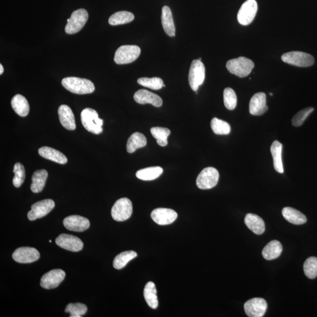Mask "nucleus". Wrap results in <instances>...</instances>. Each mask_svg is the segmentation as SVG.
<instances>
[{
	"instance_id": "34",
	"label": "nucleus",
	"mask_w": 317,
	"mask_h": 317,
	"mask_svg": "<svg viewBox=\"0 0 317 317\" xmlns=\"http://www.w3.org/2000/svg\"><path fill=\"white\" fill-rule=\"evenodd\" d=\"M151 132L154 138L157 139L158 145L164 147L167 145V138L170 134L169 129L166 127H154L151 128Z\"/></svg>"
},
{
	"instance_id": "22",
	"label": "nucleus",
	"mask_w": 317,
	"mask_h": 317,
	"mask_svg": "<svg viewBox=\"0 0 317 317\" xmlns=\"http://www.w3.org/2000/svg\"><path fill=\"white\" fill-rule=\"evenodd\" d=\"M161 24L167 35L175 36L176 30L172 11L167 6H164L161 10Z\"/></svg>"
},
{
	"instance_id": "17",
	"label": "nucleus",
	"mask_w": 317,
	"mask_h": 317,
	"mask_svg": "<svg viewBox=\"0 0 317 317\" xmlns=\"http://www.w3.org/2000/svg\"><path fill=\"white\" fill-rule=\"evenodd\" d=\"M63 224L67 229L77 232L86 230L90 226L89 220L79 215L68 216L64 219Z\"/></svg>"
},
{
	"instance_id": "11",
	"label": "nucleus",
	"mask_w": 317,
	"mask_h": 317,
	"mask_svg": "<svg viewBox=\"0 0 317 317\" xmlns=\"http://www.w3.org/2000/svg\"><path fill=\"white\" fill-rule=\"evenodd\" d=\"M54 201L45 199L36 202L32 206V210L28 213V218L30 221L36 220L47 216L54 208Z\"/></svg>"
},
{
	"instance_id": "20",
	"label": "nucleus",
	"mask_w": 317,
	"mask_h": 317,
	"mask_svg": "<svg viewBox=\"0 0 317 317\" xmlns=\"http://www.w3.org/2000/svg\"><path fill=\"white\" fill-rule=\"evenodd\" d=\"M59 119L61 124L65 129L74 130L76 129L75 117L72 109L66 105H61L59 108Z\"/></svg>"
},
{
	"instance_id": "6",
	"label": "nucleus",
	"mask_w": 317,
	"mask_h": 317,
	"mask_svg": "<svg viewBox=\"0 0 317 317\" xmlns=\"http://www.w3.org/2000/svg\"><path fill=\"white\" fill-rule=\"evenodd\" d=\"M141 54V48L136 45H123L116 51L114 62L123 65L135 62Z\"/></svg>"
},
{
	"instance_id": "13",
	"label": "nucleus",
	"mask_w": 317,
	"mask_h": 317,
	"mask_svg": "<svg viewBox=\"0 0 317 317\" xmlns=\"http://www.w3.org/2000/svg\"><path fill=\"white\" fill-rule=\"evenodd\" d=\"M58 246L66 251L73 252L81 251L84 244L80 239L71 234H62L56 240Z\"/></svg>"
},
{
	"instance_id": "4",
	"label": "nucleus",
	"mask_w": 317,
	"mask_h": 317,
	"mask_svg": "<svg viewBox=\"0 0 317 317\" xmlns=\"http://www.w3.org/2000/svg\"><path fill=\"white\" fill-rule=\"evenodd\" d=\"M88 20V13L83 8L75 10L71 14V17L67 20L65 31L68 34H75L84 28Z\"/></svg>"
},
{
	"instance_id": "14",
	"label": "nucleus",
	"mask_w": 317,
	"mask_h": 317,
	"mask_svg": "<svg viewBox=\"0 0 317 317\" xmlns=\"http://www.w3.org/2000/svg\"><path fill=\"white\" fill-rule=\"evenodd\" d=\"M65 277V271L63 270H52L42 277L40 285L42 288L47 289L56 288L63 282Z\"/></svg>"
},
{
	"instance_id": "40",
	"label": "nucleus",
	"mask_w": 317,
	"mask_h": 317,
	"mask_svg": "<svg viewBox=\"0 0 317 317\" xmlns=\"http://www.w3.org/2000/svg\"><path fill=\"white\" fill-rule=\"evenodd\" d=\"M13 172L15 176L13 180V184L15 187L20 188L26 178L25 168L22 164L17 163L14 166Z\"/></svg>"
},
{
	"instance_id": "18",
	"label": "nucleus",
	"mask_w": 317,
	"mask_h": 317,
	"mask_svg": "<svg viewBox=\"0 0 317 317\" xmlns=\"http://www.w3.org/2000/svg\"><path fill=\"white\" fill-rule=\"evenodd\" d=\"M268 110L266 104V95L263 93H258L252 96L249 104V111L251 114L260 116Z\"/></svg>"
},
{
	"instance_id": "27",
	"label": "nucleus",
	"mask_w": 317,
	"mask_h": 317,
	"mask_svg": "<svg viewBox=\"0 0 317 317\" xmlns=\"http://www.w3.org/2000/svg\"><path fill=\"white\" fill-rule=\"evenodd\" d=\"M48 173L46 170H36L32 176L31 190L33 193H38L43 190L48 178Z\"/></svg>"
},
{
	"instance_id": "16",
	"label": "nucleus",
	"mask_w": 317,
	"mask_h": 317,
	"mask_svg": "<svg viewBox=\"0 0 317 317\" xmlns=\"http://www.w3.org/2000/svg\"><path fill=\"white\" fill-rule=\"evenodd\" d=\"M178 218V213L175 210L167 208H158L151 213V218L158 225L172 224Z\"/></svg>"
},
{
	"instance_id": "43",
	"label": "nucleus",
	"mask_w": 317,
	"mask_h": 317,
	"mask_svg": "<svg viewBox=\"0 0 317 317\" xmlns=\"http://www.w3.org/2000/svg\"><path fill=\"white\" fill-rule=\"evenodd\" d=\"M273 94L270 93V95H271V96L272 95L273 96Z\"/></svg>"
},
{
	"instance_id": "32",
	"label": "nucleus",
	"mask_w": 317,
	"mask_h": 317,
	"mask_svg": "<svg viewBox=\"0 0 317 317\" xmlns=\"http://www.w3.org/2000/svg\"><path fill=\"white\" fill-rule=\"evenodd\" d=\"M134 18V15L130 12L118 11L109 17L108 22L111 26L122 25L132 22Z\"/></svg>"
},
{
	"instance_id": "26",
	"label": "nucleus",
	"mask_w": 317,
	"mask_h": 317,
	"mask_svg": "<svg viewBox=\"0 0 317 317\" xmlns=\"http://www.w3.org/2000/svg\"><path fill=\"white\" fill-rule=\"evenodd\" d=\"M282 251L281 243L277 240H273L264 247L262 255L266 260H271L280 257Z\"/></svg>"
},
{
	"instance_id": "33",
	"label": "nucleus",
	"mask_w": 317,
	"mask_h": 317,
	"mask_svg": "<svg viewBox=\"0 0 317 317\" xmlns=\"http://www.w3.org/2000/svg\"><path fill=\"white\" fill-rule=\"evenodd\" d=\"M138 254L134 251H127L116 256L113 266L115 269L120 270L126 266L130 260L137 257Z\"/></svg>"
},
{
	"instance_id": "2",
	"label": "nucleus",
	"mask_w": 317,
	"mask_h": 317,
	"mask_svg": "<svg viewBox=\"0 0 317 317\" xmlns=\"http://www.w3.org/2000/svg\"><path fill=\"white\" fill-rule=\"evenodd\" d=\"M82 126L90 132L99 135L102 132L103 120L92 108H85L81 114Z\"/></svg>"
},
{
	"instance_id": "9",
	"label": "nucleus",
	"mask_w": 317,
	"mask_h": 317,
	"mask_svg": "<svg viewBox=\"0 0 317 317\" xmlns=\"http://www.w3.org/2000/svg\"><path fill=\"white\" fill-rule=\"evenodd\" d=\"M132 203L127 198L124 197L119 199L113 206L111 215L114 220L123 222L127 220L132 214Z\"/></svg>"
},
{
	"instance_id": "35",
	"label": "nucleus",
	"mask_w": 317,
	"mask_h": 317,
	"mask_svg": "<svg viewBox=\"0 0 317 317\" xmlns=\"http://www.w3.org/2000/svg\"><path fill=\"white\" fill-rule=\"evenodd\" d=\"M212 129L216 135H226L230 133L231 127L226 122L219 120L217 118L212 119L211 123Z\"/></svg>"
},
{
	"instance_id": "37",
	"label": "nucleus",
	"mask_w": 317,
	"mask_h": 317,
	"mask_svg": "<svg viewBox=\"0 0 317 317\" xmlns=\"http://www.w3.org/2000/svg\"><path fill=\"white\" fill-rule=\"evenodd\" d=\"M88 308L82 303H71L67 305L65 312L70 314L71 317H81L86 314Z\"/></svg>"
},
{
	"instance_id": "30",
	"label": "nucleus",
	"mask_w": 317,
	"mask_h": 317,
	"mask_svg": "<svg viewBox=\"0 0 317 317\" xmlns=\"http://www.w3.org/2000/svg\"><path fill=\"white\" fill-rule=\"evenodd\" d=\"M163 170L159 166L146 167L138 170L136 176L142 181H150L156 179L162 174Z\"/></svg>"
},
{
	"instance_id": "29",
	"label": "nucleus",
	"mask_w": 317,
	"mask_h": 317,
	"mask_svg": "<svg viewBox=\"0 0 317 317\" xmlns=\"http://www.w3.org/2000/svg\"><path fill=\"white\" fill-rule=\"evenodd\" d=\"M147 143L145 135L139 132L132 134L128 139L127 145V150L128 153L132 154L137 149L145 147Z\"/></svg>"
},
{
	"instance_id": "21",
	"label": "nucleus",
	"mask_w": 317,
	"mask_h": 317,
	"mask_svg": "<svg viewBox=\"0 0 317 317\" xmlns=\"http://www.w3.org/2000/svg\"><path fill=\"white\" fill-rule=\"evenodd\" d=\"M38 154L41 157L57 163L64 164L68 161L67 158L62 152L47 146L39 148Z\"/></svg>"
},
{
	"instance_id": "3",
	"label": "nucleus",
	"mask_w": 317,
	"mask_h": 317,
	"mask_svg": "<svg viewBox=\"0 0 317 317\" xmlns=\"http://www.w3.org/2000/svg\"><path fill=\"white\" fill-rule=\"evenodd\" d=\"M254 63L251 60L246 57H239L228 61L226 68L231 74L244 78L251 74L254 68Z\"/></svg>"
},
{
	"instance_id": "8",
	"label": "nucleus",
	"mask_w": 317,
	"mask_h": 317,
	"mask_svg": "<svg viewBox=\"0 0 317 317\" xmlns=\"http://www.w3.org/2000/svg\"><path fill=\"white\" fill-rule=\"evenodd\" d=\"M219 179V173L217 169L212 167H206L197 176V187L202 190H210L217 185Z\"/></svg>"
},
{
	"instance_id": "7",
	"label": "nucleus",
	"mask_w": 317,
	"mask_h": 317,
	"mask_svg": "<svg viewBox=\"0 0 317 317\" xmlns=\"http://www.w3.org/2000/svg\"><path fill=\"white\" fill-rule=\"evenodd\" d=\"M283 62L298 67H308L315 63V60L309 54L301 51H291L282 56Z\"/></svg>"
},
{
	"instance_id": "15",
	"label": "nucleus",
	"mask_w": 317,
	"mask_h": 317,
	"mask_svg": "<svg viewBox=\"0 0 317 317\" xmlns=\"http://www.w3.org/2000/svg\"><path fill=\"white\" fill-rule=\"evenodd\" d=\"M40 254L37 250L30 247L18 248L13 254L14 260L19 263H32L38 260Z\"/></svg>"
},
{
	"instance_id": "12",
	"label": "nucleus",
	"mask_w": 317,
	"mask_h": 317,
	"mask_svg": "<svg viewBox=\"0 0 317 317\" xmlns=\"http://www.w3.org/2000/svg\"><path fill=\"white\" fill-rule=\"evenodd\" d=\"M245 312L250 317H263L267 309L266 300L262 298H254L245 304Z\"/></svg>"
},
{
	"instance_id": "39",
	"label": "nucleus",
	"mask_w": 317,
	"mask_h": 317,
	"mask_svg": "<svg viewBox=\"0 0 317 317\" xmlns=\"http://www.w3.org/2000/svg\"><path fill=\"white\" fill-rule=\"evenodd\" d=\"M224 103L228 110L232 111L237 105V96L235 92L230 88H226L223 92Z\"/></svg>"
},
{
	"instance_id": "25",
	"label": "nucleus",
	"mask_w": 317,
	"mask_h": 317,
	"mask_svg": "<svg viewBox=\"0 0 317 317\" xmlns=\"http://www.w3.org/2000/svg\"><path fill=\"white\" fill-rule=\"evenodd\" d=\"M282 214L286 221L293 224L301 225L307 222L306 216L292 207H285L282 210Z\"/></svg>"
},
{
	"instance_id": "31",
	"label": "nucleus",
	"mask_w": 317,
	"mask_h": 317,
	"mask_svg": "<svg viewBox=\"0 0 317 317\" xmlns=\"http://www.w3.org/2000/svg\"><path fill=\"white\" fill-rule=\"evenodd\" d=\"M143 295L148 306L151 309H157L158 307L157 290L153 282H149L146 285Z\"/></svg>"
},
{
	"instance_id": "41",
	"label": "nucleus",
	"mask_w": 317,
	"mask_h": 317,
	"mask_svg": "<svg viewBox=\"0 0 317 317\" xmlns=\"http://www.w3.org/2000/svg\"><path fill=\"white\" fill-rule=\"evenodd\" d=\"M315 110L313 107H309L302 109L297 113L292 119V124L294 127H300L309 116Z\"/></svg>"
},
{
	"instance_id": "28",
	"label": "nucleus",
	"mask_w": 317,
	"mask_h": 317,
	"mask_svg": "<svg viewBox=\"0 0 317 317\" xmlns=\"http://www.w3.org/2000/svg\"><path fill=\"white\" fill-rule=\"evenodd\" d=\"M282 149L283 145L277 141L272 143L270 148L271 153L273 158L274 169L280 173L284 172L282 161Z\"/></svg>"
},
{
	"instance_id": "38",
	"label": "nucleus",
	"mask_w": 317,
	"mask_h": 317,
	"mask_svg": "<svg viewBox=\"0 0 317 317\" xmlns=\"http://www.w3.org/2000/svg\"><path fill=\"white\" fill-rule=\"evenodd\" d=\"M304 271L306 276L310 279L317 277V258L315 257L307 258L304 264Z\"/></svg>"
},
{
	"instance_id": "42",
	"label": "nucleus",
	"mask_w": 317,
	"mask_h": 317,
	"mask_svg": "<svg viewBox=\"0 0 317 317\" xmlns=\"http://www.w3.org/2000/svg\"><path fill=\"white\" fill-rule=\"evenodd\" d=\"M3 72H4V68H3L2 64H0V74L2 75Z\"/></svg>"
},
{
	"instance_id": "5",
	"label": "nucleus",
	"mask_w": 317,
	"mask_h": 317,
	"mask_svg": "<svg viewBox=\"0 0 317 317\" xmlns=\"http://www.w3.org/2000/svg\"><path fill=\"white\" fill-rule=\"evenodd\" d=\"M205 79V67L201 61L194 60L192 62L189 73V83L191 90L197 92Z\"/></svg>"
},
{
	"instance_id": "36",
	"label": "nucleus",
	"mask_w": 317,
	"mask_h": 317,
	"mask_svg": "<svg viewBox=\"0 0 317 317\" xmlns=\"http://www.w3.org/2000/svg\"><path fill=\"white\" fill-rule=\"evenodd\" d=\"M138 83L142 86L151 90H158L164 86L163 81L160 78H141L138 79Z\"/></svg>"
},
{
	"instance_id": "1",
	"label": "nucleus",
	"mask_w": 317,
	"mask_h": 317,
	"mask_svg": "<svg viewBox=\"0 0 317 317\" xmlns=\"http://www.w3.org/2000/svg\"><path fill=\"white\" fill-rule=\"evenodd\" d=\"M63 86L73 94L84 95L95 91L94 84L89 79L78 77H67L62 80Z\"/></svg>"
},
{
	"instance_id": "10",
	"label": "nucleus",
	"mask_w": 317,
	"mask_h": 317,
	"mask_svg": "<svg viewBox=\"0 0 317 317\" xmlns=\"http://www.w3.org/2000/svg\"><path fill=\"white\" fill-rule=\"evenodd\" d=\"M258 10L255 0H248L244 2L237 14V20L242 26H248L254 20Z\"/></svg>"
},
{
	"instance_id": "23",
	"label": "nucleus",
	"mask_w": 317,
	"mask_h": 317,
	"mask_svg": "<svg viewBox=\"0 0 317 317\" xmlns=\"http://www.w3.org/2000/svg\"><path fill=\"white\" fill-rule=\"evenodd\" d=\"M245 222L247 227L255 234L260 235L264 232V222L258 216L249 213L246 216Z\"/></svg>"
},
{
	"instance_id": "19",
	"label": "nucleus",
	"mask_w": 317,
	"mask_h": 317,
	"mask_svg": "<svg viewBox=\"0 0 317 317\" xmlns=\"http://www.w3.org/2000/svg\"><path fill=\"white\" fill-rule=\"evenodd\" d=\"M133 98L139 104L149 103L155 107H160L163 104L162 99L159 96L146 90H140L137 91L133 96Z\"/></svg>"
},
{
	"instance_id": "24",
	"label": "nucleus",
	"mask_w": 317,
	"mask_h": 317,
	"mask_svg": "<svg viewBox=\"0 0 317 317\" xmlns=\"http://www.w3.org/2000/svg\"><path fill=\"white\" fill-rule=\"evenodd\" d=\"M11 103L15 112L20 117H25L29 115L30 105L25 97L17 94L12 99Z\"/></svg>"
}]
</instances>
